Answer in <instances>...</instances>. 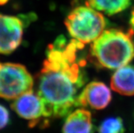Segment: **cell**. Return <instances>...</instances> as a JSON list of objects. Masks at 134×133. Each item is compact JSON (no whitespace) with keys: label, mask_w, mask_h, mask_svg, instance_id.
I'll return each instance as SVG.
<instances>
[{"label":"cell","mask_w":134,"mask_h":133,"mask_svg":"<svg viewBox=\"0 0 134 133\" xmlns=\"http://www.w3.org/2000/svg\"><path fill=\"white\" fill-rule=\"evenodd\" d=\"M110 85L120 94L134 95V67L127 65L119 68L111 78Z\"/></svg>","instance_id":"obj_9"},{"label":"cell","mask_w":134,"mask_h":133,"mask_svg":"<svg viewBox=\"0 0 134 133\" xmlns=\"http://www.w3.org/2000/svg\"><path fill=\"white\" fill-rule=\"evenodd\" d=\"M24 25L19 17L0 14V53L9 54L21 43Z\"/></svg>","instance_id":"obj_5"},{"label":"cell","mask_w":134,"mask_h":133,"mask_svg":"<svg viewBox=\"0 0 134 133\" xmlns=\"http://www.w3.org/2000/svg\"><path fill=\"white\" fill-rule=\"evenodd\" d=\"M83 47L84 44L74 39L68 43L63 36L48 45L46 59L36 78L44 118H63L78 107V90L85 84L81 69L86 62L78 61L77 52Z\"/></svg>","instance_id":"obj_1"},{"label":"cell","mask_w":134,"mask_h":133,"mask_svg":"<svg viewBox=\"0 0 134 133\" xmlns=\"http://www.w3.org/2000/svg\"><path fill=\"white\" fill-rule=\"evenodd\" d=\"M85 5L91 7L108 15H113L126 10L131 0H82Z\"/></svg>","instance_id":"obj_10"},{"label":"cell","mask_w":134,"mask_h":133,"mask_svg":"<svg viewBox=\"0 0 134 133\" xmlns=\"http://www.w3.org/2000/svg\"><path fill=\"white\" fill-rule=\"evenodd\" d=\"M9 0H0V5H4L7 2H8Z\"/></svg>","instance_id":"obj_14"},{"label":"cell","mask_w":134,"mask_h":133,"mask_svg":"<svg viewBox=\"0 0 134 133\" xmlns=\"http://www.w3.org/2000/svg\"><path fill=\"white\" fill-rule=\"evenodd\" d=\"M129 23L131 25V28L134 29V10H132V12L131 13V18H130V21Z\"/></svg>","instance_id":"obj_13"},{"label":"cell","mask_w":134,"mask_h":133,"mask_svg":"<svg viewBox=\"0 0 134 133\" xmlns=\"http://www.w3.org/2000/svg\"><path fill=\"white\" fill-rule=\"evenodd\" d=\"M34 80L23 65L0 62V97L16 99L33 90Z\"/></svg>","instance_id":"obj_4"},{"label":"cell","mask_w":134,"mask_h":133,"mask_svg":"<svg viewBox=\"0 0 134 133\" xmlns=\"http://www.w3.org/2000/svg\"><path fill=\"white\" fill-rule=\"evenodd\" d=\"M10 122V113L5 107L0 104V130L5 128Z\"/></svg>","instance_id":"obj_12"},{"label":"cell","mask_w":134,"mask_h":133,"mask_svg":"<svg viewBox=\"0 0 134 133\" xmlns=\"http://www.w3.org/2000/svg\"><path fill=\"white\" fill-rule=\"evenodd\" d=\"M134 29L105 30L91 47V56L97 65L110 69H119L134 59Z\"/></svg>","instance_id":"obj_2"},{"label":"cell","mask_w":134,"mask_h":133,"mask_svg":"<svg viewBox=\"0 0 134 133\" xmlns=\"http://www.w3.org/2000/svg\"><path fill=\"white\" fill-rule=\"evenodd\" d=\"M63 133H94L91 113L85 109H78L67 117L63 126Z\"/></svg>","instance_id":"obj_8"},{"label":"cell","mask_w":134,"mask_h":133,"mask_svg":"<svg viewBox=\"0 0 134 133\" xmlns=\"http://www.w3.org/2000/svg\"><path fill=\"white\" fill-rule=\"evenodd\" d=\"M65 25L73 39L86 44L93 42L102 35L105 31L106 21L98 10L80 5L68 14Z\"/></svg>","instance_id":"obj_3"},{"label":"cell","mask_w":134,"mask_h":133,"mask_svg":"<svg viewBox=\"0 0 134 133\" xmlns=\"http://www.w3.org/2000/svg\"><path fill=\"white\" fill-rule=\"evenodd\" d=\"M112 95L108 86L100 82H92L85 86L78 97V106L102 109L110 103Z\"/></svg>","instance_id":"obj_7"},{"label":"cell","mask_w":134,"mask_h":133,"mask_svg":"<svg viewBox=\"0 0 134 133\" xmlns=\"http://www.w3.org/2000/svg\"><path fill=\"white\" fill-rule=\"evenodd\" d=\"M123 121L121 118H109L101 123L99 133H124Z\"/></svg>","instance_id":"obj_11"},{"label":"cell","mask_w":134,"mask_h":133,"mask_svg":"<svg viewBox=\"0 0 134 133\" xmlns=\"http://www.w3.org/2000/svg\"><path fill=\"white\" fill-rule=\"evenodd\" d=\"M11 108L20 118L29 120V127L34 128L41 122L44 113V104L37 94L34 91L23 94L14 99Z\"/></svg>","instance_id":"obj_6"}]
</instances>
